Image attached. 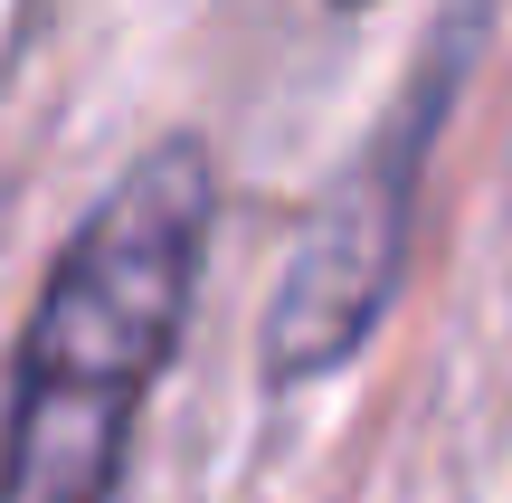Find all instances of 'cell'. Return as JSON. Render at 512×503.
<instances>
[{
	"mask_svg": "<svg viewBox=\"0 0 512 503\" xmlns=\"http://www.w3.org/2000/svg\"><path fill=\"white\" fill-rule=\"evenodd\" d=\"M399 209H408V162L380 143L342 190H332V209L313 219L304 257H294L285 295H275L266 361L285 380L342 361L351 342L370 333V314H380V295H389V266H399Z\"/></svg>",
	"mask_w": 512,
	"mask_h": 503,
	"instance_id": "7a4b0ae2",
	"label": "cell"
},
{
	"mask_svg": "<svg viewBox=\"0 0 512 503\" xmlns=\"http://www.w3.org/2000/svg\"><path fill=\"white\" fill-rule=\"evenodd\" d=\"M209 238V162L162 143L57 257L10 371L0 503H105L143 390L162 380Z\"/></svg>",
	"mask_w": 512,
	"mask_h": 503,
	"instance_id": "6da1fadb",
	"label": "cell"
}]
</instances>
